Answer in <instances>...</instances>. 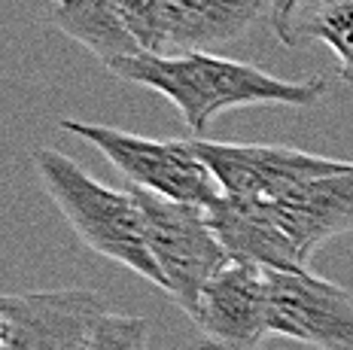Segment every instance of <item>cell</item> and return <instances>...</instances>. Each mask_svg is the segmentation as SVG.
<instances>
[{
	"label": "cell",
	"mask_w": 353,
	"mask_h": 350,
	"mask_svg": "<svg viewBox=\"0 0 353 350\" xmlns=\"http://www.w3.org/2000/svg\"><path fill=\"white\" fill-rule=\"evenodd\" d=\"M34 167L58 214L68 220L88 250L141 274L152 287L165 289L161 271L146 244L141 207L131 189L119 192V189L104 186L70 156L49 147L34 150Z\"/></svg>",
	"instance_id": "obj_2"
},
{
	"label": "cell",
	"mask_w": 353,
	"mask_h": 350,
	"mask_svg": "<svg viewBox=\"0 0 353 350\" xmlns=\"http://www.w3.org/2000/svg\"><path fill=\"white\" fill-rule=\"evenodd\" d=\"M52 21L61 34L85 46L104 68L143 52L131 31L128 0H55Z\"/></svg>",
	"instance_id": "obj_12"
},
{
	"label": "cell",
	"mask_w": 353,
	"mask_h": 350,
	"mask_svg": "<svg viewBox=\"0 0 353 350\" xmlns=\"http://www.w3.org/2000/svg\"><path fill=\"white\" fill-rule=\"evenodd\" d=\"M107 70L125 83L146 85V89L165 94L176 107L183 125L195 137H204L213 119L234 107H314L326 94L323 76L292 83V79L265 74L262 68H253V64L219 58L208 49L180 55L137 52L113 61Z\"/></svg>",
	"instance_id": "obj_1"
},
{
	"label": "cell",
	"mask_w": 353,
	"mask_h": 350,
	"mask_svg": "<svg viewBox=\"0 0 353 350\" xmlns=\"http://www.w3.org/2000/svg\"><path fill=\"white\" fill-rule=\"evenodd\" d=\"M131 192L141 207L146 244L165 280V293L186 317H192L201 289L213 274L229 265L232 256L216 238L204 207L165 198L137 186H131Z\"/></svg>",
	"instance_id": "obj_3"
},
{
	"label": "cell",
	"mask_w": 353,
	"mask_h": 350,
	"mask_svg": "<svg viewBox=\"0 0 353 350\" xmlns=\"http://www.w3.org/2000/svg\"><path fill=\"white\" fill-rule=\"evenodd\" d=\"M201 350H259L268 326V271L250 262H229L213 274L189 317Z\"/></svg>",
	"instance_id": "obj_9"
},
{
	"label": "cell",
	"mask_w": 353,
	"mask_h": 350,
	"mask_svg": "<svg viewBox=\"0 0 353 350\" xmlns=\"http://www.w3.org/2000/svg\"><path fill=\"white\" fill-rule=\"evenodd\" d=\"M88 350H150V320L107 311L92 335Z\"/></svg>",
	"instance_id": "obj_14"
},
{
	"label": "cell",
	"mask_w": 353,
	"mask_h": 350,
	"mask_svg": "<svg viewBox=\"0 0 353 350\" xmlns=\"http://www.w3.org/2000/svg\"><path fill=\"white\" fill-rule=\"evenodd\" d=\"M296 40H320L338 58V74L353 85V0H323L311 19L299 21Z\"/></svg>",
	"instance_id": "obj_13"
},
{
	"label": "cell",
	"mask_w": 353,
	"mask_h": 350,
	"mask_svg": "<svg viewBox=\"0 0 353 350\" xmlns=\"http://www.w3.org/2000/svg\"><path fill=\"white\" fill-rule=\"evenodd\" d=\"M3 329H6V323H3V311H0V341H3Z\"/></svg>",
	"instance_id": "obj_16"
},
{
	"label": "cell",
	"mask_w": 353,
	"mask_h": 350,
	"mask_svg": "<svg viewBox=\"0 0 353 350\" xmlns=\"http://www.w3.org/2000/svg\"><path fill=\"white\" fill-rule=\"evenodd\" d=\"M268 0H128L131 31L143 52H201L244 37Z\"/></svg>",
	"instance_id": "obj_5"
},
{
	"label": "cell",
	"mask_w": 353,
	"mask_h": 350,
	"mask_svg": "<svg viewBox=\"0 0 353 350\" xmlns=\"http://www.w3.org/2000/svg\"><path fill=\"white\" fill-rule=\"evenodd\" d=\"M189 147L210 167L223 195L241 201H281L292 189L341 171L347 162L314 156L292 147H262V143H216L208 137H192Z\"/></svg>",
	"instance_id": "obj_6"
},
{
	"label": "cell",
	"mask_w": 353,
	"mask_h": 350,
	"mask_svg": "<svg viewBox=\"0 0 353 350\" xmlns=\"http://www.w3.org/2000/svg\"><path fill=\"white\" fill-rule=\"evenodd\" d=\"M268 207L281 229L292 238V244L311 262L326 240L353 231V162H347L341 171L292 189Z\"/></svg>",
	"instance_id": "obj_10"
},
{
	"label": "cell",
	"mask_w": 353,
	"mask_h": 350,
	"mask_svg": "<svg viewBox=\"0 0 353 350\" xmlns=\"http://www.w3.org/2000/svg\"><path fill=\"white\" fill-rule=\"evenodd\" d=\"M0 311L6 323L3 350H88L110 308L94 289L68 287L0 296Z\"/></svg>",
	"instance_id": "obj_8"
},
{
	"label": "cell",
	"mask_w": 353,
	"mask_h": 350,
	"mask_svg": "<svg viewBox=\"0 0 353 350\" xmlns=\"http://www.w3.org/2000/svg\"><path fill=\"white\" fill-rule=\"evenodd\" d=\"M52 3H55V0H52Z\"/></svg>",
	"instance_id": "obj_17"
},
{
	"label": "cell",
	"mask_w": 353,
	"mask_h": 350,
	"mask_svg": "<svg viewBox=\"0 0 353 350\" xmlns=\"http://www.w3.org/2000/svg\"><path fill=\"white\" fill-rule=\"evenodd\" d=\"M305 0H268V21L283 46H296L299 31V10Z\"/></svg>",
	"instance_id": "obj_15"
},
{
	"label": "cell",
	"mask_w": 353,
	"mask_h": 350,
	"mask_svg": "<svg viewBox=\"0 0 353 350\" xmlns=\"http://www.w3.org/2000/svg\"><path fill=\"white\" fill-rule=\"evenodd\" d=\"M61 128L94 147L137 189L198 207H208L223 195L216 177L195 156L189 141H152L113 125H94L79 119H64Z\"/></svg>",
	"instance_id": "obj_4"
},
{
	"label": "cell",
	"mask_w": 353,
	"mask_h": 350,
	"mask_svg": "<svg viewBox=\"0 0 353 350\" xmlns=\"http://www.w3.org/2000/svg\"><path fill=\"white\" fill-rule=\"evenodd\" d=\"M0 350H3V347H0Z\"/></svg>",
	"instance_id": "obj_18"
},
{
	"label": "cell",
	"mask_w": 353,
	"mask_h": 350,
	"mask_svg": "<svg viewBox=\"0 0 353 350\" xmlns=\"http://www.w3.org/2000/svg\"><path fill=\"white\" fill-rule=\"evenodd\" d=\"M204 210H208V220L232 262H250V265L281 268V271H305L307 268L305 253L281 229L268 204L219 195Z\"/></svg>",
	"instance_id": "obj_11"
},
{
	"label": "cell",
	"mask_w": 353,
	"mask_h": 350,
	"mask_svg": "<svg viewBox=\"0 0 353 350\" xmlns=\"http://www.w3.org/2000/svg\"><path fill=\"white\" fill-rule=\"evenodd\" d=\"M268 271L271 335L317 350H353V296L332 280L305 271Z\"/></svg>",
	"instance_id": "obj_7"
}]
</instances>
